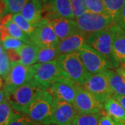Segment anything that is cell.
Returning <instances> with one entry per match:
<instances>
[{
	"label": "cell",
	"instance_id": "6da1fadb",
	"mask_svg": "<svg viewBox=\"0 0 125 125\" xmlns=\"http://www.w3.org/2000/svg\"><path fill=\"white\" fill-rule=\"evenodd\" d=\"M56 61L66 79L77 85H83L89 72L86 70L77 52L61 54Z\"/></svg>",
	"mask_w": 125,
	"mask_h": 125
},
{
	"label": "cell",
	"instance_id": "7a4b0ae2",
	"mask_svg": "<svg viewBox=\"0 0 125 125\" xmlns=\"http://www.w3.org/2000/svg\"><path fill=\"white\" fill-rule=\"evenodd\" d=\"M53 102V96L49 90H44L23 114L42 125H47L52 114Z\"/></svg>",
	"mask_w": 125,
	"mask_h": 125
},
{
	"label": "cell",
	"instance_id": "3957f363",
	"mask_svg": "<svg viewBox=\"0 0 125 125\" xmlns=\"http://www.w3.org/2000/svg\"><path fill=\"white\" fill-rule=\"evenodd\" d=\"M33 79L36 85L47 90L53 83L66 79L62 74L56 60L45 63H36L31 66Z\"/></svg>",
	"mask_w": 125,
	"mask_h": 125
},
{
	"label": "cell",
	"instance_id": "277c9868",
	"mask_svg": "<svg viewBox=\"0 0 125 125\" xmlns=\"http://www.w3.org/2000/svg\"><path fill=\"white\" fill-rule=\"evenodd\" d=\"M44 90L36 85L33 81H31L19 87L11 93L6 94L7 100L15 111L24 113L38 94Z\"/></svg>",
	"mask_w": 125,
	"mask_h": 125
},
{
	"label": "cell",
	"instance_id": "5b68a950",
	"mask_svg": "<svg viewBox=\"0 0 125 125\" xmlns=\"http://www.w3.org/2000/svg\"><path fill=\"white\" fill-rule=\"evenodd\" d=\"M74 20L79 31L86 36L108 29L115 24L111 17L108 14H95L89 12Z\"/></svg>",
	"mask_w": 125,
	"mask_h": 125
},
{
	"label": "cell",
	"instance_id": "8992f818",
	"mask_svg": "<svg viewBox=\"0 0 125 125\" xmlns=\"http://www.w3.org/2000/svg\"><path fill=\"white\" fill-rule=\"evenodd\" d=\"M76 52L86 70L90 74L102 73L113 67L107 58L86 44Z\"/></svg>",
	"mask_w": 125,
	"mask_h": 125
},
{
	"label": "cell",
	"instance_id": "52a82bcc",
	"mask_svg": "<svg viewBox=\"0 0 125 125\" xmlns=\"http://www.w3.org/2000/svg\"><path fill=\"white\" fill-rule=\"evenodd\" d=\"M113 34L110 29L94 33L86 37V45L107 58L113 67L117 68L119 65L115 62L113 56Z\"/></svg>",
	"mask_w": 125,
	"mask_h": 125
},
{
	"label": "cell",
	"instance_id": "ba28073f",
	"mask_svg": "<svg viewBox=\"0 0 125 125\" xmlns=\"http://www.w3.org/2000/svg\"><path fill=\"white\" fill-rule=\"evenodd\" d=\"M72 105L78 115L105 113L104 104L99 102L93 94L79 85H76V97Z\"/></svg>",
	"mask_w": 125,
	"mask_h": 125
},
{
	"label": "cell",
	"instance_id": "9c48e42d",
	"mask_svg": "<svg viewBox=\"0 0 125 125\" xmlns=\"http://www.w3.org/2000/svg\"><path fill=\"white\" fill-rule=\"evenodd\" d=\"M82 87L93 94L95 98L102 104L113 96L105 71L95 74L89 73Z\"/></svg>",
	"mask_w": 125,
	"mask_h": 125
},
{
	"label": "cell",
	"instance_id": "30bf717a",
	"mask_svg": "<svg viewBox=\"0 0 125 125\" xmlns=\"http://www.w3.org/2000/svg\"><path fill=\"white\" fill-rule=\"evenodd\" d=\"M31 66H25L19 62H11V69L4 79V91L11 93L19 87L33 81Z\"/></svg>",
	"mask_w": 125,
	"mask_h": 125
},
{
	"label": "cell",
	"instance_id": "8fae6325",
	"mask_svg": "<svg viewBox=\"0 0 125 125\" xmlns=\"http://www.w3.org/2000/svg\"><path fill=\"white\" fill-rule=\"evenodd\" d=\"M29 37L31 42L39 48L58 47L61 42L45 18L36 26L34 32Z\"/></svg>",
	"mask_w": 125,
	"mask_h": 125
},
{
	"label": "cell",
	"instance_id": "7c38bea8",
	"mask_svg": "<svg viewBox=\"0 0 125 125\" xmlns=\"http://www.w3.org/2000/svg\"><path fill=\"white\" fill-rule=\"evenodd\" d=\"M77 115L72 104L54 98L52 114L48 125H72Z\"/></svg>",
	"mask_w": 125,
	"mask_h": 125
},
{
	"label": "cell",
	"instance_id": "4fadbf2b",
	"mask_svg": "<svg viewBox=\"0 0 125 125\" xmlns=\"http://www.w3.org/2000/svg\"><path fill=\"white\" fill-rule=\"evenodd\" d=\"M42 6L47 20L57 18L75 19L70 0H42Z\"/></svg>",
	"mask_w": 125,
	"mask_h": 125
},
{
	"label": "cell",
	"instance_id": "5bb4252c",
	"mask_svg": "<svg viewBox=\"0 0 125 125\" xmlns=\"http://www.w3.org/2000/svg\"><path fill=\"white\" fill-rule=\"evenodd\" d=\"M76 85L67 79H64L53 83L48 90L53 98L73 104L76 97Z\"/></svg>",
	"mask_w": 125,
	"mask_h": 125
},
{
	"label": "cell",
	"instance_id": "9a60e30c",
	"mask_svg": "<svg viewBox=\"0 0 125 125\" xmlns=\"http://www.w3.org/2000/svg\"><path fill=\"white\" fill-rule=\"evenodd\" d=\"M47 21L49 25L53 28L60 41L65 40V38L78 32H80L78 29L75 20L67 18H57L47 20Z\"/></svg>",
	"mask_w": 125,
	"mask_h": 125
},
{
	"label": "cell",
	"instance_id": "2e32d148",
	"mask_svg": "<svg viewBox=\"0 0 125 125\" xmlns=\"http://www.w3.org/2000/svg\"><path fill=\"white\" fill-rule=\"evenodd\" d=\"M113 34V56L119 65L125 62V31L118 24H113L109 28Z\"/></svg>",
	"mask_w": 125,
	"mask_h": 125
},
{
	"label": "cell",
	"instance_id": "e0dca14e",
	"mask_svg": "<svg viewBox=\"0 0 125 125\" xmlns=\"http://www.w3.org/2000/svg\"><path fill=\"white\" fill-rule=\"evenodd\" d=\"M42 13V0H29L20 12L24 18L36 27L44 19Z\"/></svg>",
	"mask_w": 125,
	"mask_h": 125
},
{
	"label": "cell",
	"instance_id": "ac0fdd59",
	"mask_svg": "<svg viewBox=\"0 0 125 125\" xmlns=\"http://www.w3.org/2000/svg\"><path fill=\"white\" fill-rule=\"evenodd\" d=\"M86 37L87 36L83 33L78 32L61 41L57 47L60 55L74 52L80 49L86 44Z\"/></svg>",
	"mask_w": 125,
	"mask_h": 125
},
{
	"label": "cell",
	"instance_id": "d6986e66",
	"mask_svg": "<svg viewBox=\"0 0 125 125\" xmlns=\"http://www.w3.org/2000/svg\"><path fill=\"white\" fill-rule=\"evenodd\" d=\"M105 113L119 125H125V110L116 99L111 97L104 104Z\"/></svg>",
	"mask_w": 125,
	"mask_h": 125
},
{
	"label": "cell",
	"instance_id": "ffe728a7",
	"mask_svg": "<svg viewBox=\"0 0 125 125\" xmlns=\"http://www.w3.org/2000/svg\"><path fill=\"white\" fill-rule=\"evenodd\" d=\"M39 47L33 43H24L17 49L20 56V63L25 66H32L36 64Z\"/></svg>",
	"mask_w": 125,
	"mask_h": 125
},
{
	"label": "cell",
	"instance_id": "44dd1931",
	"mask_svg": "<svg viewBox=\"0 0 125 125\" xmlns=\"http://www.w3.org/2000/svg\"><path fill=\"white\" fill-rule=\"evenodd\" d=\"M113 93V96H125V78L112 70L105 71ZM112 96V97H113Z\"/></svg>",
	"mask_w": 125,
	"mask_h": 125
},
{
	"label": "cell",
	"instance_id": "7402d4cb",
	"mask_svg": "<svg viewBox=\"0 0 125 125\" xmlns=\"http://www.w3.org/2000/svg\"><path fill=\"white\" fill-rule=\"evenodd\" d=\"M107 14L110 15L115 24H118L125 0H103Z\"/></svg>",
	"mask_w": 125,
	"mask_h": 125
},
{
	"label": "cell",
	"instance_id": "603a6c76",
	"mask_svg": "<svg viewBox=\"0 0 125 125\" xmlns=\"http://www.w3.org/2000/svg\"><path fill=\"white\" fill-rule=\"evenodd\" d=\"M60 54L58 52L57 47H42L39 48L37 62L36 63H45L56 60Z\"/></svg>",
	"mask_w": 125,
	"mask_h": 125
},
{
	"label": "cell",
	"instance_id": "cb8c5ba5",
	"mask_svg": "<svg viewBox=\"0 0 125 125\" xmlns=\"http://www.w3.org/2000/svg\"><path fill=\"white\" fill-rule=\"evenodd\" d=\"M16 113L7 99L0 104V125H10Z\"/></svg>",
	"mask_w": 125,
	"mask_h": 125
},
{
	"label": "cell",
	"instance_id": "d4e9b609",
	"mask_svg": "<svg viewBox=\"0 0 125 125\" xmlns=\"http://www.w3.org/2000/svg\"><path fill=\"white\" fill-rule=\"evenodd\" d=\"M3 26H4L6 28L10 36H12L15 38L21 40L24 43H27V44L32 43L31 39H30V37L27 34H26L12 20H10L9 22H8Z\"/></svg>",
	"mask_w": 125,
	"mask_h": 125
},
{
	"label": "cell",
	"instance_id": "484cf974",
	"mask_svg": "<svg viewBox=\"0 0 125 125\" xmlns=\"http://www.w3.org/2000/svg\"><path fill=\"white\" fill-rule=\"evenodd\" d=\"M12 20L29 36H31L36 29V26L29 22L20 13L13 15Z\"/></svg>",
	"mask_w": 125,
	"mask_h": 125
},
{
	"label": "cell",
	"instance_id": "4316f807",
	"mask_svg": "<svg viewBox=\"0 0 125 125\" xmlns=\"http://www.w3.org/2000/svg\"><path fill=\"white\" fill-rule=\"evenodd\" d=\"M102 114L77 115L72 125H98L99 117Z\"/></svg>",
	"mask_w": 125,
	"mask_h": 125
},
{
	"label": "cell",
	"instance_id": "83f0119b",
	"mask_svg": "<svg viewBox=\"0 0 125 125\" xmlns=\"http://www.w3.org/2000/svg\"><path fill=\"white\" fill-rule=\"evenodd\" d=\"M6 6L7 14L20 13L24 6L29 0H2Z\"/></svg>",
	"mask_w": 125,
	"mask_h": 125
},
{
	"label": "cell",
	"instance_id": "f1b7e54d",
	"mask_svg": "<svg viewBox=\"0 0 125 125\" xmlns=\"http://www.w3.org/2000/svg\"><path fill=\"white\" fill-rule=\"evenodd\" d=\"M87 11L95 14H107L103 0H85Z\"/></svg>",
	"mask_w": 125,
	"mask_h": 125
},
{
	"label": "cell",
	"instance_id": "f546056e",
	"mask_svg": "<svg viewBox=\"0 0 125 125\" xmlns=\"http://www.w3.org/2000/svg\"><path fill=\"white\" fill-rule=\"evenodd\" d=\"M11 69V62L6 52L4 51L0 56V77L4 80L8 76Z\"/></svg>",
	"mask_w": 125,
	"mask_h": 125
},
{
	"label": "cell",
	"instance_id": "4dcf8cb0",
	"mask_svg": "<svg viewBox=\"0 0 125 125\" xmlns=\"http://www.w3.org/2000/svg\"><path fill=\"white\" fill-rule=\"evenodd\" d=\"M75 19L87 13L85 0H70ZM74 19V20H75Z\"/></svg>",
	"mask_w": 125,
	"mask_h": 125
},
{
	"label": "cell",
	"instance_id": "1f68e13d",
	"mask_svg": "<svg viewBox=\"0 0 125 125\" xmlns=\"http://www.w3.org/2000/svg\"><path fill=\"white\" fill-rule=\"evenodd\" d=\"M9 125H42L38 123L30 117L26 115L25 114L17 113Z\"/></svg>",
	"mask_w": 125,
	"mask_h": 125
},
{
	"label": "cell",
	"instance_id": "d6a6232c",
	"mask_svg": "<svg viewBox=\"0 0 125 125\" xmlns=\"http://www.w3.org/2000/svg\"><path fill=\"white\" fill-rule=\"evenodd\" d=\"M24 42L21 40L15 38L12 36H8L2 41V45L4 51H9L11 49H18L21 47Z\"/></svg>",
	"mask_w": 125,
	"mask_h": 125
},
{
	"label": "cell",
	"instance_id": "836d02e7",
	"mask_svg": "<svg viewBox=\"0 0 125 125\" xmlns=\"http://www.w3.org/2000/svg\"><path fill=\"white\" fill-rule=\"evenodd\" d=\"M98 125H119L115 121H114L106 113L102 114L99 117Z\"/></svg>",
	"mask_w": 125,
	"mask_h": 125
},
{
	"label": "cell",
	"instance_id": "e575fe53",
	"mask_svg": "<svg viewBox=\"0 0 125 125\" xmlns=\"http://www.w3.org/2000/svg\"><path fill=\"white\" fill-rule=\"evenodd\" d=\"M6 53L8 54L9 59L10 62H20V56L18 54L17 49H11L9 51H6Z\"/></svg>",
	"mask_w": 125,
	"mask_h": 125
},
{
	"label": "cell",
	"instance_id": "d590c367",
	"mask_svg": "<svg viewBox=\"0 0 125 125\" xmlns=\"http://www.w3.org/2000/svg\"><path fill=\"white\" fill-rule=\"evenodd\" d=\"M6 15H7L6 6L2 0H0V23H1V20L4 18Z\"/></svg>",
	"mask_w": 125,
	"mask_h": 125
},
{
	"label": "cell",
	"instance_id": "8d00e7d4",
	"mask_svg": "<svg viewBox=\"0 0 125 125\" xmlns=\"http://www.w3.org/2000/svg\"><path fill=\"white\" fill-rule=\"evenodd\" d=\"M118 25L120 26L125 31V2L124 4V6H123L122 10V13H121L120 18Z\"/></svg>",
	"mask_w": 125,
	"mask_h": 125
},
{
	"label": "cell",
	"instance_id": "74e56055",
	"mask_svg": "<svg viewBox=\"0 0 125 125\" xmlns=\"http://www.w3.org/2000/svg\"><path fill=\"white\" fill-rule=\"evenodd\" d=\"M112 97L116 99L118 102L122 106V107L125 108V96H113Z\"/></svg>",
	"mask_w": 125,
	"mask_h": 125
},
{
	"label": "cell",
	"instance_id": "f35d334b",
	"mask_svg": "<svg viewBox=\"0 0 125 125\" xmlns=\"http://www.w3.org/2000/svg\"><path fill=\"white\" fill-rule=\"evenodd\" d=\"M116 72L119 74H120L121 76L125 78V62L117 68Z\"/></svg>",
	"mask_w": 125,
	"mask_h": 125
},
{
	"label": "cell",
	"instance_id": "ab89813d",
	"mask_svg": "<svg viewBox=\"0 0 125 125\" xmlns=\"http://www.w3.org/2000/svg\"><path fill=\"white\" fill-rule=\"evenodd\" d=\"M7 99V94L4 89L0 90V104L4 102L5 100Z\"/></svg>",
	"mask_w": 125,
	"mask_h": 125
},
{
	"label": "cell",
	"instance_id": "60d3db41",
	"mask_svg": "<svg viewBox=\"0 0 125 125\" xmlns=\"http://www.w3.org/2000/svg\"><path fill=\"white\" fill-rule=\"evenodd\" d=\"M4 81L1 77H0V90L4 88Z\"/></svg>",
	"mask_w": 125,
	"mask_h": 125
},
{
	"label": "cell",
	"instance_id": "b9f144b4",
	"mask_svg": "<svg viewBox=\"0 0 125 125\" xmlns=\"http://www.w3.org/2000/svg\"><path fill=\"white\" fill-rule=\"evenodd\" d=\"M4 52V47H3V45H2V42L0 39V56L1 54H3V52Z\"/></svg>",
	"mask_w": 125,
	"mask_h": 125
},
{
	"label": "cell",
	"instance_id": "7bdbcfd3",
	"mask_svg": "<svg viewBox=\"0 0 125 125\" xmlns=\"http://www.w3.org/2000/svg\"></svg>",
	"mask_w": 125,
	"mask_h": 125
},
{
	"label": "cell",
	"instance_id": "ee69618b",
	"mask_svg": "<svg viewBox=\"0 0 125 125\" xmlns=\"http://www.w3.org/2000/svg\"><path fill=\"white\" fill-rule=\"evenodd\" d=\"M0 29H1V24H0Z\"/></svg>",
	"mask_w": 125,
	"mask_h": 125
}]
</instances>
